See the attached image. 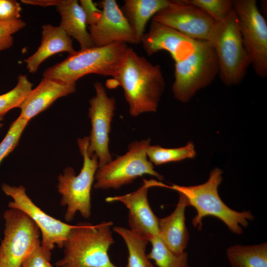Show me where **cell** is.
Returning <instances> with one entry per match:
<instances>
[{
    "label": "cell",
    "instance_id": "obj_1",
    "mask_svg": "<svg viewBox=\"0 0 267 267\" xmlns=\"http://www.w3.org/2000/svg\"><path fill=\"white\" fill-rule=\"evenodd\" d=\"M114 79L123 89L130 114L155 112L165 90L159 65H154L128 47Z\"/></svg>",
    "mask_w": 267,
    "mask_h": 267
},
{
    "label": "cell",
    "instance_id": "obj_2",
    "mask_svg": "<svg viewBox=\"0 0 267 267\" xmlns=\"http://www.w3.org/2000/svg\"><path fill=\"white\" fill-rule=\"evenodd\" d=\"M111 221L97 224L80 222L74 225L64 243L63 258L55 267H118L108 251L114 243Z\"/></svg>",
    "mask_w": 267,
    "mask_h": 267
},
{
    "label": "cell",
    "instance_id": "obj_3",
    "mask_svg": "<svg viewBox=\"0 0 267 267\" xmlns=\"http://www.w3.org/2000/svg\"><path fill=\"white\" fill-rule=\"evenodd\" d=\"M128 48L126 44L116 42L104 46L80 49L46 69L43 77L69 83H76L89 74L114 77Z\"/></svg>",
    "mask_w": 267,
    "mask_h": 267
},
{
    "label": "cell",
    "instance_id": "obj_4",
    "mask_svg": "<svg viewBox=\"0 0 267 267\" xmlns=\"http://www.w3.org/2000/svg\"><path fill=\"white\" fill-rule=\"evenodd\" d=\"M222 170L215 168L204 183L190 186L173 184L169 188L183 193L188 200L189 206L196 209L197 215L192 223L198 229L202 228L203 218L210 215L222 220L232 232L240 234L243 232L240 225L246 227L248 221H252L254 216L249 211L237 212L223 202L218 193V187L222 180Z\"/></svg>",
    "mask_w": 267,
    "mask_h": 267
},
{
    "label": "cell",
    "instance_id": "obj_5",
    "mask_svg": "<svg viewBox=\"0 0 267 267\" xmlns=\"http://www.w3.org/2000/svg\"><path fill=\"white\" fill-rule=\"evenodd\" d=\"M208 41L215 51L219 74L223 83L226 86L240 83L250 65V61L243 43L234 9L225 20L216 22Z\"/></svg>",
    "mask_w": 267,
    "mask_h": 267
},
{
    "label": "cell",
    "instance_id": "obj_6",
    "mask_svg": "<svg viewBox=\"0 0 267 267\" xmlns=\"http://www.w3.org/2000/svg\"><path fill=\"white\" fill-rule=\"evenodd\" d=\"M89 137L79 138L77 143L83 158V165L78 175L73 168H65L58 177V191L61 195L60 204L66 206L64 219L71 222L79 212L85 219L91 215V187L98 168V160L95 154L90 155L88 151Z\"/></svg>",
    "mask_w": 267,
    "mask_h": 267
},
{
    "label": "cell",
    "instance_id": "obj_7",
    "mask_svg": "<svg viewBox=\"0 0 267 267\" xmlns=\"http://www.w3.org/2000/svg\"><path fill=\"white\" fill-rule=\"evenodd\" d=\"M217 57L208 41L197 40L193 52L183 60L175 62L174 97L188 102L200 89L210 85L219 74Z\"/></svg>",
    "mask_w": 267,
    "mask_h": 267
},
{
    "label": "cell",
    "instance_id": "obj_8",
    "mask_svg": "<svg viewBox=\"0 0 267 267\" xmlns=\"http://www.w3.org/2000/svg\"><path fill=\"white\" fill-rule=\"evenodd\" d=\"M150 142L149 138L133 141L129 145L128 151L124 155L98 168L94 187L101 189H119L144 175L163 180V176L154 170L148 159L146 149Z\"/></svg>",
    "mask_w": 267,
    "mask_h": 267
},
{
    "label": "cell",
    "instance_id": "obj_9",
    "mask_svg": "<svg viewBox=\"0 0 267 267\" xmlns=\"http://www.w3.org/2000/svg\"><path fill=\"white\" fill-rule=\"evenodd\" d=\"M4 237L0 245V267H21L24 260L41 243V232L26 214L9 208L3 214Z\"/></svg>",
    "mask_w": 267,
    "mask_h": 267
},
{
    "label": "cell",
    "instance_id": "obj_10",
    "mask_svg": "<svg viewBox=\"0 0 267 267\" xmlns=\"http://www.w3.org/2000/svg\"><path fill=\"white\" fill-rule=\"evenodd\" d=\"M243 43L250 64L260 78L267 76V23L256 0H233Z\"/></svg>",
    "mask_w": 267,
    "mask_h": 267
},
{
    "label": "cell",
    "instance_id": "obj_11",
    "mask_svg": "<svg viewBox=\"0 0 267 267\" xmlns=\"http://www.w3.org/2000/svg\"><path fill=\"white\" fill-rule=\"evenodd\" d=\"M1 189L12 200L9 201V208L18 209L26 214L39 227L42 235L41 245L51 251L57 245L63 248L68 235L74 225H71L55 219L37 206L28 196L23 185L11 186L6 183Z\"/></svg>",
    "mask_w": 267,
    "mask_h": 267
},
{
    "label": "cell",
    "instance_id": "obj_12",
    "mask_svg": "<svg viewBox=\"0 0 267 267\" xmlns=\"http://www.w3.org/2000/svg\"><path fill=\"white\" fill-rule=\"evenodd\" d=\"M94 87L95 95L89 100V108L91 128L88 151L90 155H96L99 168L112 160L108 145L116 101L114 97L108 96L101 83L96 81Z\"/></svg>",
    "mask_w": 267,
    "mask_h": 267
},
{
    "label": "cell",
    "instance_id": "obj_13",
    "mask_svg": "<svg viewBox=\"0 0 267 267\" xmlns=\"http://www.w3.org/2000/svg\"><path fill=\"white\" fill-rule=\"evenodd\" d=\"M194 40L208 41L216 21L209 14L186 0H171L152 17Z\"/></svg>",
    "mask_w": 267,
    "mask_h": 267
},
{
    "label": "cell",
    "instance_id": "obj_14",
    "mask_svg": "<svg viewBox=\"0 0 267 267\" xmlns=\"http://www.w3.org/2000/svg\"><path fill=\"white\" fill-rule=\"evenodd\" d=\"M153 186L169 188V186L155 180L144 179L143 184L136 190L105 199L107 202L119 201L124 204L129 210L128 223L130 229L148 241L159 233V218L152 211L147 198L148 189Z\"/></svg>",
    "mask_w": 267,
    "mask_h": 267
},
{
    "label": "cell",
    "instance_id": "obj_15",
    "mask_svg": "<svg viewBox=\"0 0 267 267\" xmlns=\"http://www.w3.org/2000/svg\"><path fill=\"white\" fill-rule=\"evenodd\" d=\"M102 9L98 21L89 27L94 46H104L116 42L137 44L133 29L115 0L101 2Z\"/></svg>",
    "mask_w": 267,
    "mask_h": 267
},
{
    "label": "cell",
    "instance_id": "obj_16",
    "mask_svg": "<svg viewBox=\"0 0 267 267\" xmlns=\"http://www.w3.org/2000/svg\"><path fill=\"white\" fill-rule=\"evenodd\" d=\"M196 41L152 20L148 31L143 35L140 43L148 56L166 50L177 62L183 60L193 52Z\"/></svg>",
    "mask_w": 267,
    "mask_h": 267
},
{
    "label": "cell",
    "instance_id": "obj_17",
    "mask_svg": "<svg viewBox=\"0 0 267 267\" xmlns=\"http://www.w3.org/2000/svg\"><path fill=\"white\" fill-rule=\"evenodd\" d=\"M76 91V83L43 77L39 85L30 91L20 107L19 116L29 122L48 108L57 99Z\"/></svg>",
    "mask_w": 267,
    "mask_h": 267
},
{
    "label": "cell",
    "instance_id": "obj_18",
    "mask_svg": "<svg viewBox=\"0 0 267 267\" xmlns=\"http://www.w3.org/2000/svg\"><path fill=\"white\" fill-rule=\"evenodd\" d=\"M178 193L179 199L175 210L158 220L159 236L168 248L177 255L184 252L189 237L184 215L189 203L183 193Z\"/></svg>",
    "mask_w": 267,
    "mask_h": 267
},
{
    "label": "cell",
    "instance_id": "obj_19",
    "mask_svg": "<svg viewBox=\"0 0 267 267\" xmlns=\"http://www.w3.org/2000/svg\"><path fill=\"white\" fill-rule=\"evenodd\" d=\"M61 52H67L69 55L76 52L71 38L59 26L44 25L40 46L34 53L24 60L26 68L29 73H35L44 60Z\"/></svg>",
    "mask_w": 267,
    "mask_h": 267
},
{
    "label": "cell",
    "instance_id": "obj_20",
    "mask_svg": "<svg viewBox=\"0 0 267 267\" xmlns=\"http://www.w3.org/2000/svg\"><path fill=\"white\" fill-rule=\"evenodd\" d=\"M56 7L61 16L59 26L68 36L79 42L81 49L94 46L87 29L85 14L78 1L64 0Z\"/></svg>",
    "mask_w": 267,
    "mask_h": 267
},
{
    "label": "cell",
    "instance_id": "obj_21",
    "mask_svg": "<svg viewBox=\"0 0 267 267\" xmlns=\"http://www.w3.org/2000/svg\"><path fill=\"white\" fill-rule=\"evenodd\" d=\"M169 0H126L122 10L133 29L137 43H140L148 20L167 7Z\"/></svg>",
    "mask_w": 267,
    "mask_h": 267
},
{
    "label": "cell",
    "instance_id": "obj_22",
    "mask_svg": "<svg viewBox=\"0 0 267 267\" xmlns=\"http://www.w3.org/2000/svg\"><path fill=\"white\" fill-rule=\"evenodd\" d=\"M226 256L232 267H267V244L233 245Z\"/></svg>",
    "mask_w": 267,
    "mask_h": 267
},
{
    "label": "cell",
    "instance_id": "obj_23",
    "mask_svg": "<svg viewBox=\"0 0 267 267\" xmlns=\"http://www.w3.org/2000/svg\"><path fill=\"white\" fill-rule=\"evenodd\" d=\"M113 230L122 237L127 247L129 256L126 267H154L146 254L149 242L147 238L123 227L115 226Z\"/></svg>",
    "mask_w": 267,
    "mask_h": 267
},
{
    "label": "cell",
    "instance_id": "obj_24",
    "mask_svg": "<svg viewBox=\"0 0 267 267\" xmlns=\"http://www.w3.org/2000/svg\"><path fill=\"white\" fill-rule=\"evenodd\" d=\"M152 244L147 258L153 260L158 267H188V254L183 252L177 255L171 251L164 243L159 235L152 237L149 240Z\"/></svg>",
    "mask_w": 267,
    "mask_h": 267
},
{
    "label": "cell",
    "instance_id": "obj_25",
    "mask_svg": "<svg viewBox=\"0 0 267 267\" xmlns=\"http://www.w3.org/2000/svg\"><path fill=\"white\" fill-rule=\"evenodd\" d=\"M146 153L149 161L155 165L193 158L196 156L195 146L192 142H189L182 147L172 148L149 145L146 149Z\"/></svg>",
    "mask_w": 267,
    "mask_h": 267
},
{
    "label": "cell",
    "instance_id": "obj_26",
    "mask_svg": "<svg viewBox=\"0 0 267 267\" xmlns=\"http://www.w3.org/2000/svg\"><path fill=\"white\" fill-rule=\"evenodd\" d=\"M32 86L33 84L26 75H19L16 86L8 92L0 95V116H3L14 108H20L32 90Z\"/></svg>",
    "mask_w": 267,
    "mask_h": 267
},
{
    "label": "cell",
    "instance_id": "obj_27",
    "mask_svg": "<svg viewBox=\"0 0 267 267\" xmlns=\"http://www.w3.org/2000/svg\"><path fill=\"white\" fill-rule=\"evenodd\" d=\"M209 14L216 22L225 20L232 11L231 0H186Z\"/></svg>",
    "mask_w": 267,
    "mask_h": 267
},
{
    "label": "cell",
    "instance_id": "obj_28",
    "mask_svg": "<svg viewBox=\"0 0 267 267\" xmlns=\"http://www.w3.org/2000/svg\"><path fill=\"white\" fill-rule=\"evenodd\" d=\"M28 123L19 116L11 123L5 136L0 143V164L16 147Z\"/></svg>",
    "mask_w": 267,
    "mask_h": 267
},
{
    "label": "cell",
    "instance_id": "obj_29",
    "mask_svg": "<svg viewBox=\"0 0 267 267\" xmlns=\"http://www.w3.org/2000/svg\"><path fill=\"white\" fill-rule=\"evenodd\" d=\"M26 23L20 19L0 21V50L10 48L13 44L12 35L25 27Z\"/></svg>",
    "mask_w": 267,
    "mask_h": 267
},
{
    "label": "cell",
    "instance_id": "obj_30",
    "mask_svg": "<svg viewBox=\"0 0 267 267\" xmlns=\"http://www.w3.org/2000/svg\"><path fill=\"white\" fill-rule=\"evenodd\" d=\"M51 252L39 244L28 256L21 267H55L50 263Z\"/></svg>",
    "mask_w": 267,
    "mask_h": 267
},
{
    "label": "cell",
    "instance_id": "obj_31",
    "mask_svg": "<svg viewBox=\"0 0 267 267\" xmlns=\"http://www.w3.org/2000/svg\"><path fill=\"white\" fill-rule=\"evenodd\" d=\"M22 8L20 4L13 0H0V21L20 19Z\"/></svg>",
    "mask_w": 267,
    "mask_h": 267
},
{
    "label": "cell",
    "instance_id": "obj_32",
    "mask_svg": "<svg viewBox=\"0 0 267 267\" xmlns=\"http://www.w3.org/2000/svg\"><path fill=\"white\" fill-rule=\"evenodd\" d=\"M80 4L86 16L87 25H94L100 18L102 11L91 0H81Z\"/></svg>",
    "mask_w": 267,
    "mask_h": 267
},
{
    "label": "cell",
    "instance_id": "obj_33",
    "mask_svg": "<svg viewBox=\"0 0 267 267\" xmlns=\"http://www.w3.org/2000/svg\"><path fill=\"white\" fill-rule=\"evenodd\" d=\"M64 0H22L21 2L28 4L41 6H55L61 4Z\"/></svg>",
    "mask_w": 267,
    "mask_h": 267
},
{
    "label": "cell",
    "instance_id": "obj_34",
    "mask_svg": "<svg viewBox=\"0 0 267 267\" xmlns=\"http://www.w3.org/2000/svg\"><path fill=\"white\" fill-rule=\"evenodd\" d=\"M2 120H3L2 116H0V128H1L3 125V124L1 122L2 121Z\"/></svg>",
    "mask_w": 267,
    "mask_h": 267
}]
</instances>
